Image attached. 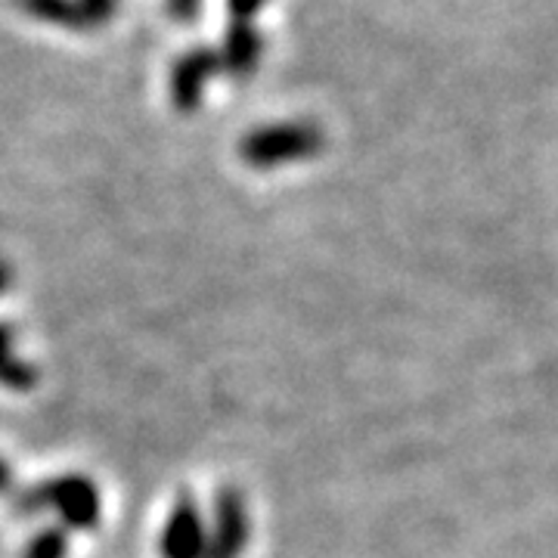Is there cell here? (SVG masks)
Listing matches in <instances>:
<instances>
[{"mask_svg":"<svg viewBox=\"0 0 558 558\" xmlns=\"http://www.w3.org/2000/svg\"><path fill=\"white\" fill-rule=\"evenodd\" d=\"M53 509L69 531H94L102 519V499L97 484L84 475H60L40 481L16 497V512L32 515Z\"/></svg>","mask_w":558,"mask_h":558,"instance_id":"cell-1","label":"cell"},{"mask_svg":"<svg viewBox=\"0 0 558 558\" xmlns=\"http://www.w3.org/2000/svg\"><path fill=\"white\" fill-rule=\"evenodd\" d=\"M326 146V134L314 121H277L260 124L240 140V159L255 171H270L292 161L317 159Z\"/></svg>","mask_w":558,"mask_h":558,"instance_id":"cell-2","label":"cell"},{"mask_svg":"<svg viewBox=\"0 0 558 558\" xmlns=\"http://www.w3.org/2000/svg\"><path fill=\"white\" fill-rule=\"evenodd\" d=\"M248 539H252V519L245 497L236 487H220L202 558H242Z\"/></svg>","mask_w":558,"mask_h":558,"instance_id":"cell-3","label":"cell"},{"mask_svg":"<svg viewBox=\"0 0 558 558\" xmlns=\"http://www.w3.org/2000/svg\"><path fill=\"white\" fill-rule=\"evenodd\" d=\"M218 53L211 47H190L183 57L174 60L168 75V97L180 116H193L202 109V97L211 78L218 75Z\"/></svg>","mask_w":558,"mask_h":558,"instance_id":"cell-4","label":"cell"},{"mask_svg":"<svg viewBox=\"0 0 558 558\" xmlns=\"http://www.w3.org/2000/svg\"><path fill=\"white\" fill-rule=\"evenodd\" d=\"M205 537H208V527L202 519L199 502L190 497L178 499L161 527V558H202L205 556Z\"/></svg>","mask_w":558,"mask_h":558,"instance_id":"cell-5","label":"cell"},{"mask_svg":"<svg viewBox=\"0 0 558 558\" xmlns=\"http://www.w3.org/2000/svg\"><path fill=\"white\" fill-rule=\"evenodd\" d=\"M215 53H218V65L223 75L248 81L258 72L260 57H264V38L255 28V22H230L223 32V40H220V50Z\"/></svg>","mask_w":558,"mask_h":558,"instance_id":"cell-6","label":"cell"},{"mask_svg":"<svg viewBox=\"0 0 558 558\" xmlns=\"http://www.w3.org/2000/svg\"><path fill=\"white\" fill-rule=\"evenodd\" d=\"M13 344H16L13 326L0 323V385L10 391H28L38 385V369L28 360L16 357Z\"/></svg>","mask_w":558,"mask_h":558,"instance_id":"cell-7","label":"cell"},{"mask_svg":"<svg viewBox=\"0 0 558 558\" xmlns=\"http://www.w3.org/2000/svg\"><path fill=\"white\" fill-rule=\"evenodd\" d=\"M69 556V534L65 527H44L28 539L22 558H65Z\"/></svg>","mask_w":558,"mask_h":558,"instance_id":"cell-8","label":"cell"},{"mask_svg":"<svg viewBox=\"0 0 558 558\" xmlns=\"http://www.w3.org/2000/svg\"><path fill=\"white\" fill-rule=\"evenodd\" d=\"M75 10H78V22L81 32L84 28H100L106 22L116 16L119 10V0H72Z\"/></svg>","mask_w":558,"mask_h":558,"instance_id":"cell-9","label":"cell"},{"mask_svg":"<svg viewBox=\"0 0 558 558\" xmlns=\"http://www.w3.org/2000/svg\"><path fill=\"white\" fill-rule=\"evenodd\" d=\"M267 3L270 0H227V13H230V22H255Z\"/></svg>","mask_w":558,"mask_h":558,"instance_id":"cell-10","label":"cell"},{"mask_svg":"<svg viewBox=\"0 0 558 558\" xmlns=\"http://www.w3.org/2000/svg\"><path fill=\"white\" fill-rule=\"evenodd\" d=\"M165 3H168V13L178 22L199 20L202 0H165Z\"/></svg>","mask_w":558,"mask_h":558,"instance_id":"cell-11","label":"cell"},{"mask_svg":"<svg viewBox=\"0 0 558 558\" xmlns=\"http://www.w3.org/2000/svg\"><path fill=\"white\" fill-rule=\"evenodd\" d=\"M13 490V472H10V465L0 459V497H7Z\"/></svg>","mask_w":558,"mask_h":558,"instance_id":"cell-12","label":"cell"},{"mask_svg":"<svg viewBox=\"0 0 558 558\" xmlns=\"http://www.w3.org/2000/svg\"><path fill=\"white\" fill-rule=\"evenodd\" d=\"M10 282H13V270H10V264H3V260H0V295L10 289Z\"/></svg>","mask_w":558,"mask_h":558,"instance_id":"cell-13","label":"cell"}]
</instances>
